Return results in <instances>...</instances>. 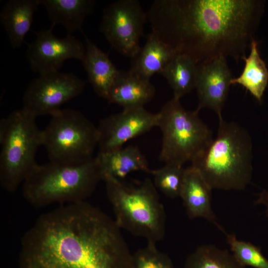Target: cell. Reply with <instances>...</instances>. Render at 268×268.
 <instances>
[{
	"label": "cell",
	"instance_id": "cell-23",
	"mask_svg": "<svg viewBox=\"0 0 268 268\" xmlns=\"http://www.w3.org/2000/svg\"><path fill=\"white\" fill-rule=\"evenodd\" d=\"M184 268H246L226 249L214 245L199 246L186 259Z\"/></svg>",
	"mask_w": 268,
	"mask_h": 268
},
{
	"label": "cell",
	"instance_id": "cell-17",
	"mask_svg": "<svg viewBox=\"0 0 268 268\" xmlns=\"http://www.w3.org/2000/svg\"><path fill=\"white\" fill-rule=\"evenodd\" d=\"M83 34L86 46L81 63L87 73L88 81L98 96L107 99L119 70L108 56Z\"/></svg>",
	"mask_w": 268,
	"mask_h": 268
},
{
	"label": "cell",
	"instance_id": "cell-11",
	"mask_svg": "<svg viewBox=\"0 0 268 268\" xmlns=\"http://www.w3.org/2000/svg\"><path fill=\"white\" fill-rule=\"evenodd\" d=\"M55 25L34 32L36 38L28 44L26 56L32 70L45 74L59 71L68 59L82 61L85 51L83 43L72 35L57 37L53 32Z\"/></svg>",
	"mask_w": 268,
	"mask_h": 268
},
{
	"label": "cell",
	"instance_id": "cell-3",
	"mask_svg": "<svg viewBox=\"0 0 268 268\" xmlns=\"http://www.w3.org/2000/svg\"><path fill=\"white\" fill-rule=\"evenodd\" d=\"M216 136L191 163L212 189L244 190L253 174V145L248 131L237 123L218 118Z\"/></svg>",
	"mask_w": 268,
	"mask_h": 268
},
{
	"label": "cell",
	"instance_id": "cell-12",
	"mask_svg": "<svg viewBox=\"0 0 268 268\" xmlns=\"http://www.w3.org/2000/svg\"><path fill=\"white\" fill-rule=\"evenodd\" d=\"M158 119V113H150L144 107L123 110L105 118L97 127L99 151L123 147L128 140L157 127Z\"/></svg>",
	"mask_w": 268,
	"mask_h": 268
},
{
	"label": "cell",
	"instance_id": "cell-10",
	"mask_svg": "<svg viewBox=\"0 0 268 268\" xmlns=\"http://www.w3.org/2000/svg\"><path fill=\"white\" fill-rule=\"evenodd\" d=\"M85 82L72 73L60 71L39 75L26 88L22 108L37 118L52 115L63 104L80 95Z\"/></svg>",
	"mask_w": 268,
	"mask_h": 268
},
{
	"label": "cell",
	"instance_id": "cell-19",
	"mask_svg": "<svg viewBox=\"0 0 268 268\" xmlns=\"http://www.w3.org/2000/svg\"><path fill=\"white\" fill-rule=\"evenodd\" d=\"M177 53L151 32L143 46L132 59L129 70L139 77L150 80L153 74L162 71Z\"/></svg>",
	"mask_w": 268,
	"mask_h": 268
},
{
	"label": "cell",
	"instance_id": "cell-8",
	"mask_svg": "<svg viewBox=\"0 0 268 268\" xmlns=\"http://www.w3.org/2000/svg\"><path fill=\"white\" fill-rule=\"evenodd\" d=\"M42 130V146L50 161L79 164L92 158L98 144V128L79 111L60 109Z\"/></svg>",
	"mask_w": 268,
	"mask_h": 268
},
{
	"label": "cell",
	"instance_id": "cell-14",
	"mask_svg": "<svg viewBox=\"0 0 268 268\" xmlns=\"http://www.w3.org/2000/svg\"><path fill=\"white\" fill-rule=\"evenodd\" d=\"M211 190L198 170L192 166L185 169L180 197L188 216L192 219L204 218L226 234L213 211Z\"/></svg>",
	"mask_w": 268,
	"mask_h": 268
},
{
	"label": "cell",
	"instance_id": "cell-4",
	"mask_svg": "<svg viewBox=\"0 0 268 268\" xmlns=\"http://www.w3.org/2000/svg\"><path fill=\"white\" fill-rule=\"evenodd\" d=\"M102 180L96 157L79 164H37L22 183V195L36 208L85 201Z\"/></svg>",
	"mask_w": 268,
	"mask_h": 268
},
{
	"label": "cell",
	"instance_id": "cell-2",
	"mask_svg": "<svg viewBox=\"0 0 268 268\" xmlns=\"http://www.w3.org/2000/svg\"><path fill=\"white\" fill-rule=\"evenodd\" d=\"M265 0H155L151 32L196 64L246 57L265 12Z\"/></svg>",
	"mask_w": 268,
	"mask_h": 268
},
{
	"label": "cell",
	"instance_id": "cell-5",
	"mask_svg": "<svg viewBox=\"0 0 268 268\" xmlns=\"http://www.w3.org/2000/svg\"><path fill=\"white\" fill-rule=\"evenodd\" d=\"M106 194L120 229L156 244L165 234L166 214L153 181L146 178L137 187L106 177Z\"/></svg>",
	"mask_w": 268,
	"mask_h": 268
},
{
	"label": "cell",
	"instance_id": "cell-1",
	"mask_svg": "<svg viewBox=\"0 0 268 268\" xmlns=\"http://www.w3.org/2000/svg\"><path fill=\"white\" fill-rule=\"evenodd\" d=\"M115 220L85 201L41 215L22 237L18 268H134Z\"/></svg>",
	"mask_w": 268,
	"mask_h": 268
},
{
	"label": "cell",
	"instance_id": "cell-13",
	"mask_svg": "<svg viewBox=\"0 0 268 268\" xmlns=\"http://www.w3.org/2000/svg\"><path fill=\"white\" fill-rule=\"evenodd\" d=\"M226 58L221 57L197 65L196 87L199 100L197 110L208 108L222 117L232 79Z\"/></svg>",
	"mask_w": 268,
	"mask_h": 268
},
{
	"label": "cell",
	"instance_id": "cell-18",
	"mask_svg": "<svg viewBox=\"0 0 268 268\" xmlns=\"http://www.w3.org/2000/svg\"><path fill=\"white\" fill-rule=\"evenodd\" d=\"M39 0H10L2 7L0 20L13 49L21 47L30 30Z\"/></svg>",
	"mask_w": 268,
	"mask_h": 268
},
{
	"label": "cell",
	"instance_id": "cell-6",
	"mask_svg": "<svg viewBox=\"0 0 268 268\" xmlns=\"http://www.w3.org/2000/svg\"><path fill=\"white\" fill-rule=\"evenodd\" d=\"M186 110L180 100L172 98L159 112L157 127L162 134L159 159L165 164L181 166L192 162L213 140L212 133L199 115Z\"/></svg>",
	"mask_w": 268,
	"mask_h": 268
},
{
	"label": "cell",
	"instance_id": "cell-9",
	"mask_svg": "<svg viewBox=\"0 0 268 268\" xmlns=\"http://www.w3.org/2000/svg\"><path fill=\"white\" fill-rule=\"evenodd\" d=\"M147 21L138 0H119L104 9L100 31L115 50L133 59L141 48L139 39Z\"/></svg>",
	"mask_w": 268,
	"mask_h": 268
},
{
	"label": "cell",
	"instance_id": "cell-21",
	"mask_svg": "<svg viewBox=\"0 0 268 268\" xmlns=\"http://www.w3.org/2000/svg\"><path fill=\"white\" fill-rule=\"evenodd\" d=\"M197 64L188 56L177 53L160 73L173 91V97L180 100L196 87Z\"/></svg>",
	"mask_w": 268,
	"mask_h": 268
},
{
	"label": "cell",
	"instance_id": "cell-22",
	"mask_svg": "<svg viewBox=\"0 0 268 268\" xmlns=\"http://www.w3.org/2000/svg\"><path fill=\"white\" fill-rule=\"evenodd\" d=\"M242 60L245 62L243 71L239 77L232 78L231 83L242 85L261 102L268 83V69L260 56L255 39L251 43L248 57H245Z\"/></svg>",
	"mask_w": 268,
	"mask_h": 268
},
{
	"label": "cell",
	"instance_id": "cell-15",
	"mask_svg": "<svg viewBox=\"0 0 268 268\" xmlns=\"http://www.w3.org/2000/svg\"><path fill=\"white\" fill-rule=\"evenodd\" d=\"M155 89L150 80L128 71L119 70L109 91L107 100L123 110L143 107L154 97Z\"/></svg>",
	"mask_w": 268,
	"mask_h": 268
},
{
	"label": "cell",
	"instance_id": "cell-27",
	"mask_svg": "<svg viewBox=\"0 0 268 268\" xmlns=\"http://www.w3.org/2000/svg\"><path fill=\"white\" fill-rule=\"evenodd\" d=\"M256 203L264 206L265 214L268 216V191H264L260 194Z\"/></svg>",
	"mask_w": 268,
	"mask_h": 268
},
{
	"label": "cell",
	"instance_id": "cell-28",
	"mask_svg": "<svg viewBox=\"0 0 268 268\" xmlns=\"http://www.w3.org/2000/svg\"><path fill=\"white\" fill-rule=\"evenodd\" d=\"M7 129L6 118H1L0 121V143L3 141Z\"/></svg>",
	"mask_w": 268,
	"mask_h": 268
},
{
	"label": "cell",
	"instance_id": "cell-24",
	"mask_svg": "<svg viewBox=\"0 0 268 268\" xmlns=\"http://www.w3.org/2000/svg\"><path fill=\"white\" fill-rule=\"evenodd\" d=\"M185 169L183 166L165 164L158 169L151 170L153 184L165 196L171 199L180 197Z\"/></svg>",
	"mask_w": 268,
	"mask_h": 268
},
{
	"label": "cell",
	"instance_id": "cell-16",
	"mask_svg": "<svg viewBox=\"0 0 268 268\" xmlns=\"http://www.w3.org/2000/svg\"><path fill=\"white\" fill-rule=\"evenodd\" d=\"M102 180L106 177L122 180L134 171L149 173L147 161L138 147L130 145L105 152H99L95 157Z\"/></svg>",
	"mask_w": 268,
	"mask_h": 268
},
{
	"label": "cell",
	"instance_id": "cell-7",
	"mask_svg": "<svg viewBox=\"0 0 268 268\" xmlns=\"http://www.w3.org/2000/svg\"><path fill=\"white\" fill-rule=\"evenodd\" d=\"M6 118L7 132L0 143V183L5 191L13 193L37 164L35 156L42 146V130L36 118L22 108Z\"/></svg>",
	"mask_w": 268,
	"mask_h": 268
},
{
	"label": "cell",
	"instance_id": "cell-25",
	"mask_svg": "<svg viewBox=\"0 0 268 268\" xmlns=\"http://www.w3.org/2000/svg\"><path fill=\"white\" fill-rule=\"evenodd\" d=\"M226 235L232 253L241 265L254 268H268V260L258 247L238 240L235 235Z\"/></svg>",
	"mask_w": 268,
	"mask_h": 268
},
{
	"label": "cell",
	"instance_id": "cell-26",
	"mask_svg": "<svg viewBox=\"0 0 268 268\" xmlns=\"http://www.w3.org/2000/svg\"><path fill=\"white\" fill-rule=\"evenodd\" d=\"M133 258L134 268H175L169 256L152 243L136 250Z\"/></svg>",
	"mask_w": 268,
	"mask_h": 268
},
{
	"label": "cell",
	"instance_id": "cell-20",
	"mask_svg": "<svg viewBox=\"0 0 268 268\" xmlns=\"http://www.w3.org/2000/svg\"><path fill=\"white\" fill-rule=\"evenodd\" d=\"M45 8L52 24L62 25L67 35L81 27L86 16L91 14L95 6L93 0H39Z\"/></svg>",
	"mask_w": 268,
	"mask_h": 268
}]
</instances>
